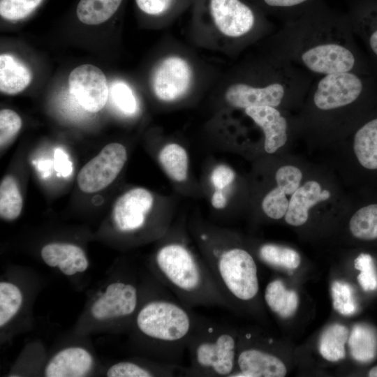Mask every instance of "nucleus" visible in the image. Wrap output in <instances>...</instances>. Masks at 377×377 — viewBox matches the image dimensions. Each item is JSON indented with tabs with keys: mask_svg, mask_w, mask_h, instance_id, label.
Segmentation results:
<instances>
[{
	"mask_svg": "<svg viewBox=\"0 0 377 377\" xmlns=\"http://www.w3.org/2000/svg\"><path fill=\"white\" fill-rule=\"evenodd\" d=\"M246 114L263 131L265 149L274 153L287 141V122L274 107L256 106L245 109Z\"/></svg>",
	"mask_w": 377,
	"mask_h": 377,
	"instance_id": "nucleus-15",
	"label": "nucleus"
},
{
	"mask_svg": "<svg viewBox=\"0 0 377 377\" xmlns=\"http://www.w3.org/2000/svg\"><path fill=\"white\" fill-rule=\"evenodd\" d=\"M264 299L271 311L283 319L294 315L299 303L297 293L287 289L280 279L272 280L266 286Z\"/></svg>",
	"mask_w": 377,
	"mask_h": 377,
	"instance_id": "nucleus-20",
	"label": "nucleus"
},
{
	"mask_svg": "<svg viewBox=\"0 0 377 377\" xmlns=\"http://www.w3.org/2000/svg\"><path fill=\"white\" fill-rule=\"evenodd\" d=\"M192 71L188 64L178 57H170L156 67L152 76L155 95L165 101H175L188 89Z\"/></svg>",
	"mask_w": 377,
	"mask_h": 377,
	"instance_id": "nucleus-9",
	"label": "nucleus"
},
{
	"mask_svg": "<svg viewBox=\"0 0 377 377\" xmlns=\"http://www.w3.org/2000/svg\"><path fill=\"white\" fill-rule=\"evenodd\" d=\"M234 179V171L224 165L215 168L211 175V181L217 189L226 188L233 182Z\"/></svg>",
	"mask_w": 377,
	"mask_h": 377,
	"instance_id": "nucleus-36",
	"label": "nucleus"
},
{
	"mask_svg": "<svg viewBox=\"0 0 377 377\" xmlns=\"http://www.w3.org/2000/svg\"><path fill=\"white\" fill-rule=\"evenodd\" d=\"M284 94V87L279 83H272L263 87L237 83L228 89L226 98L230 105L239 108L256 106L275 108L280 105Z\"/></svg>",
	"mask_w": 377,
	"mask_h": 377,
	"instance_id": "nucleus-14",
	"label": "nucleus"
},
{
	"mask_svg": "<svg viewBox=\"0 0 377 377\" xmlns=\"http://www.w3.org/2000/svg\"><path fill=\"white\" fill-rule=\"evenodd\" d=\"M239 334L228 325L201 318L186 347L190 364L184 376L230 377L236 369Z\"/></svg>",
	"mask_w": 377,
	"mask_h": 377,
	"instance_id": "nucleus-4",
	"label": "nucleus"
},
{
	"mask_svg": "<svg viewBox=\"0 0 377 377\" xmlns=\"http://www.w3.org/2000/svg\"><path fill=\"white\" fill-rule=\"evenodd\" d=\"M42 0H0V15L8 20H18L30 15Z\"/></svg>",
	"mask_w": 377,
	"mask_h": 377,
	"instance_id": "nucleus-30",
	"label": "nucleus"
},
{
	"mask_svg": "<svg viewBox=\"0 0 377 377\" xmlns=\"http://www.w3.org/2000/svg\"><path fill=\"white\" fill-rule=\"evenodd\" d=\"M369 376L377 377V366L373 367L369 372Z\"/></svg>",
	"mask_w": 377,
	"mask_h": 377,
	"instance_id": "nucleus-41",
	"label": "nucleus"
},
{
	"mask_svg": "<svg viewBox=\"0 0 377 377\" xmlns=\"http://www.w3.org/2000/svg\"><path fill=\"white\" fill-rule=\"evenodd\" d=\"M69 91L86 110L96 112L105 105L108 87L101 70L91 64H82L70 73Z\"/></svg>",
	"mask_w": 377,
	"mask_h": 377,
	"instance_id": "nucleus-7",
	"label": "nucleus"
},
{
	"mask_svg": "<svg viewBox=\"0 0 377 377\" xmlns=\"http://www.w3.org/2000/svg\"><path fill=\"white\" fill-rule=\"evenodd\" d=\"M301 60L309 70L324 75L353 71L360 65L352 50L335 43L309 47L302 52Z\"/></svg>",
	"mask_w": 377,
	"mask_h": 377,
	"instance_id": "nucleus-8",
	"label": "nucleus"
},
{
	"mask_svg": "<svg viewBox=\"0 0 377 377\" xmlns=\"http://www.w3.org/2000/svg\"><path fill=\"white\" fill-rule=\"evenodd\" d=\"M349 228L352 235L360 239H377V204L358 209L350 220Z\"/></svg>",
	"mask_w": 377,
	"mask_h": 377,
	"instance_id": "nucleus-26",
	"label": "nucleus"
},
{
	"mask_svg": "<svg viewBox=\"0 0 377 377\" xmlns=\"http://www.w3.org/2000/svg\"><path fill=\"white\" fill-rule=\"evenodd\" d=\"M353 148L362 167L377 170V117L368 121L357 131Z\"/></svg>",
	"mask_w": 377,
	"mask_h": 377,
	"instance_id": "nucleus-19",
	"label": "nucleus"
},
{
	"mask_svg": "<svg viewBox=\"0 0 377 377\" xmlns=\"http://www.w3.org/2000/svg\"><path fill=\"white\" fill-rule=\"evenodd\" d=\"M258 256L263 262L276 268L295 269L301 261L300 256L296 251L274 244L260 246Z\"/></svg>",
	"mask_w": 377,
	"mask_h": 377,
	"instance_id": "nucleus-27",
	"label": "nucleus"
},
{
	"mask_svg": "<svg viewBox=\"0 0 377 377\" xmlns=\"http://www.w3.org/2000/svg\"><path fill=\"white\" fill-rule=\"evenodd\" d=\"M122 0H80L77 6V16L84 24L96 25L110 18Z\"/></svg>",
	"mask_w": 377,
	"mask_h": 377,
	"instance_id": "nucleus-23",
	"label": "nucleus"
},
{
	"mask_svg": "<svg viewBox=\"0 0 377 377\" xmlns=\"http://www.w3.org/2000/svg\"><path fill=\"white\" fill-rule=\"evenodd\" d=\"M91 355L79 347L68 348L59 352L49 362L45 368L47 377H80L91 369Z\"/></svg>",
	"mask_w": 377,
	"mask_h": 377,
	"instance_id": "nucleus-17",
	"label": "nucleus"
},
{
	"mask_svg": "<svg viewBox=\"0 0 377 377\" xmlns=\"http://www.w3.org/2000/svg\"><path fill=\"white\" fill-rule=\"evenodd\" d=\"M371 13L362 19L360 32L363 36L372 57L377 61V6Z\"/></svg>",
	"mask_w": 377,
	"mask_h": 377,
	"instance_id": "nucleus-34",
	"label": "nucleus"
},
{
	"mask_svg": "<svg viewBox=\"0 0 377 377\" xmlns=\"http://www.w3.org/2000/svg\"><path fill=\"white\" fill-rule=\"evenodd\" d=\"M226 203L227 200L224 194L221 189H217V191L214 193L212 198V204L213 207L216 209H223L225 207Z\"/></svg>",
	"mask_w": 377,
	"mask_h": 377,
	"instance_id": "nucleus-39",
	"label": "nucleus"
},
{
	"mask_svg": "<svg viewBox=\"0 0 377 377\" xmlns=\"http://www.w3.org/2000/svg\"><path fill=\"white\" fill-rule=\"evenodd\" d=\"M112 100L116 106L124 113L133 114L136 112L138 103L131 89L123 82H117L111 89Z\"/></svg>",
	"mask_w": 377,
	"mask_h": 377,
	"instance_id": "nucleus-32",
	"label": "nucleus"
},
{
	"mask_svg": "<svg viewBox=\"0 0 377 377\" xmlns=\"http://www.w3.org/2000/svg\"><path fill=\"white\" fill-rule=\"evenodd\" d=\"M155 375L150 369L145 368L132 362H121L114 364L107 372L108 377H151Z\"/></svg>",
	"mask_w": 377,
	"mask_h": 377,
	"instance_id": "nucleus-35",
	"label": "nucleus"
},
{
	"mask_svg": "<svg viewBox=\"0 0 377 377\" xmlns=\"http://www.w3.org/2000/svg\"><path fill=\"white\" fill-rule=\"evenodd\" d=\"M23 206L22 197L15 179L6 176L0 184V216L5 220L17 219Z\"/></svg>",
	"mask_w": 377,
	"mask_h": 377,
	"instance_id": "nucleus-25",
	"label": "nucleus"
},
{
	"mask_svg": "<svg viewBox=\"0 0 377 377\" xmlns=\"http://www.w3.org/2000/svg\"><path fill=\"white\" fill-rule=\"evenodd\" d=\"M351 356L362 363L373 361L377 355V332L366 324L355 325L348 337Z\"/></svg>",
	"mask_w": 377,
	"mask_h": 377,
	"instance_id": "nucleus-21",
	"label": "nucleus"
},
{
	"mask_svg": "<svg viewBox=\"0 0 377 377\" xmlns=\"http://www.w3.org/2000/svg\"><path fill=\"white\" fill-rule=\"evenodd\" d=\"M306 0H265V3L272 6L289 7L300 4Z\"/></svg>",
	"mask_w": 377,
	"mask_h": 377,
	"instance_id": "nucleus-40",
	"label": "nucleus"
},
{
	"mask_svg": "<svg viewBox=\"0 0 377 377\" xmlns=\"http://www.w3.org/2000/svg\"><path fill=\"white\" fill-rule=\"evenodd\" d=\"M125 147L117 142L107 145L80 171L77 182L84 193H95L110 184L126 161Z\"/></svg>",
	"mask_w": 377,
	"mask_h": 377,
	"instance_id": "nucleus-6",
	"label": "nucleus"
},
{
	"mask_svg": "<svg viewBox=\"0 0 377 377\" xmlns=\"http://www.w3.org/2000/svg\"><path fill=\"white\" fill-rule=\"evenodd\" d=\"M159 161L172 179L183 182L186 179L188 156L186 150L180 145L175 143L165 145L159 154Z\"/></svg>",
	"mask_w": 377,
	"mask_h": 377,
	"instance_id": "nucleus-24",
	"label": "nucleus"
},
{
	"mask_svg": "<svg viewBox=\"0 0 377 377\" xmlns=\"http://www.w3.org/2000/svg\"><path fill=\"white\" fill-rule=\"evenodd\" d=\"M201 318L177 298L150 301L138 311L136 326L156 341L165 363L180 365L188 342Z\"/></svg>",
	"mask_w": 377,
	"mask_h": 377,
	"instance_id": "nucleus-2",
	"label": "nucleus"
},
{
	"mask_svg": "<svg viewBox=\"0 0 377 377\" xmlns=\"http://www.w3.org/2000/svg\"><path fill=\"white\" fill-rule=\"evenodd\" d=\"M355 268L360 271L357 279L358 283L365 291L374 290L377 288V274L371 256L361 253L354 261Z\"/></svg>",
	"mask_w": 377,
	"mask_h": 377,
	"instance_id": "nucleus-31",
	"label": "nucleus"
},
{
	"mask_svg": "<svg viewBox=\"0 0 377 377\" xmlns=\"http://www.w3.org/2000/svg\"><path fill=\"white\" fill-rule=\"evenodd\" d=\"M154 264L165 286L186 307L218 306L233 310L204 257L196 255L185 243L164 244L156 253Z\"/></svg>",
	"mask_w": 377,
	"mask_h": 377,
	"instance_id": "nucleus-1",
	"label": "nucleus"
},
{
	"mask_svg": "<svg viewBox=\"0 0 377 377\" xmlns=\"http://www.w3.org/2000/svg\"><path fill=\"white\" fill-rule=\"evenodd\" d=\"M210 10L216 26L226 36H242L253 26L252 10L239 0H211Z\"/></svg>",
	"mask_w": 377,
	"mask_h": 377,
	"instance_id": "nucleus-12",
	"label": "nucleus"
},
{
	"mask_svg": "<svg viewBox=\"0 0 377 377\" xmlns=\"http://www.w3.org/2000/svg\"><path fill=\"white\" fill-rule=\"evenodd\" d=\"M152 204L153 197L145 188H135L129 190L114 205L113 219L116 227L123 232L141 228Z\"/></svg>",
	"mask_w": 377,
	"mask_h": 377,
	"instance_id": "nucleus-11",
	"label": "nucleus"
},
{
	"mask_svg": "<svg viewBox=\"0 0 377 377\" xmlns=\"http://www.w3.org/2000/svg\"><path fill=\"white\" fill-rule=\"evenodd\" d=\"M302 177L301 170L293 165L282 166L277 170V187L271 190L262 202L263 210L267 216L279 219L285 216L289 203L286 195H292L299 188Z\"/></svg>",
	"mask_w": 377,
	"mask_h": 377,
	"instance_id": "nucleus-13",
	"label": "nucleus"
},
{
	"mask_svg": "<svg viewBox=\"0 0 377 377\" xmlns=\"http://www.w3.org/2000/svg\"><path fill=\"white\" fill-rule=\"evenodd\" d=\"M138 7L149 15H160L170 6L172 0H135Z\"/></svg>",
	"mask_w": 377,
	"mask_h": 377,
	"instance_id": "nucleus-37",
	"label": "nucleus"
},
{
	"mask_svg": "<svg viewBox=\"0 0 377 377\" xmlns=\"http://www.w3.org/2000/svg\"><path fill=\"white\" fill-rule=\"evenodd\" d=\"M203 257L220 290L233 309L251 303L259 293L257 265L246 249L213 241L207 232L198 233Z\"/></svg>",
	"mask_w": 377,
	"mask_h": 377,
	"instance_id": "nucleus-3",
	"label": "nucleus"
},
{
	"mask_svg": "<svg viewBox=\"0 0 377 377\" xmlns=\"http://www.w3.org/2000/svg\"><path fill=\"white\" fill-rule=\"evenodd\" d=\"M287 369L273 353L238 343L236 369L230 377H283Z\"/></svg>",
	"mask_w": 377,
	"mask_h": 377,
	"instance_id": "nucleus-10",
	"label": "nucleus"
},
{
	"mask_svg": "<svg viewBox=\"0 0 377 377\" xmlns=\"http://www.w3.org/2000/svg\"><path fill=\"white\" fill-rule=\"evenodd\" d=\"M371 88L369 80L353 71L326 75L318 83L313 102L320 110H332L354 103Z\"/></svg>",
	"mask_w": 377,
	"mask_h": 377,
	"instance_id": "nucleus-5",
	"label": "nucleus"
},
{
	"mask_svg": "<svg viewBox=\"0 0 377 377\" xmlns=\"http://www.w3.org/2000/svg\"><path fill=\"white\" fill-rule=\"evenodd\" d=\"M348 328L340 324L329 326L323 332L318 344L322 357L330 362H337L345 357V344L348 339Z\"/></svg>",
	"mask_w": 377,
	"mask_h": 377,
	"instance_id": "nucleus-22",
	"label": "nucleus"
},
{
	"mask_svg": "<svg viewBox=\"0 0 377 377\" xmlns=\"http://www.w3.org/2000/svg\"><path fill=\"white\" fill-rule=\"evenodd\" d=\"M22 302L20 289L15 285L0 283V326H3L17 312Z\"/></svg>",
	"mask_w": 377,
	"mask_h": 377,
	"instance_id": "nucleus-28",
	"label": "nucleus"
},
{
	"mask_svg": "<svg viewBox=\"0 0 377 377\" xmlns=\"http://www.w3.org/2000/svg\"><path fill=\"white\" fill-rule=\"evenodd\" d=\"M330 197V191H322L318 182L315 181L306 182L292 194L284 216L286 223L294 226L303 225L308 220L309 209Z\"/></svg>",
	"mask_w": 377,
	"mask_h": 377,
	"instance_id": "nucleus-16",
	"label": "nucleus"
},
{
	"mask_svg": "<svg viewBox=\"0 0 377 377\" xmlns=\"http://www.w3.org/2000/svg\"><path fill=\"white\" fill-rule=\"evenodd\" d=\"M54 165L55 170L63 177H68L72 172V163L68 155L60 148L54 153Z\"/></svg>",
	"mask_w": 377,
	"mask_h": 377,
	"instance_id": "nucleus-38",
	"label": "nucleus"
},
{
	"mask_svg": "<svg viewBox=\"0 0 377 377\" xmlns=\"http://www.w3.org/2000/svg\"><path fill=\"white\" fill-rule=\"evenodd\" d=\"M22 120L15 111L3 109L0 112V144L2 149L8 145L21 128Z\"/></svg>",
	"mask_w": 377,
	"mask_h": 377,
	"instance_id": "nucleus-33",
	"label": "nucleus"
},
{
	"mask_svg": "<svg viewBox=\"0 0 377 377\" xmlns=\"http://www.w3.org/2000/svg\"><path fill=\"white\" fill-rule=\"evenodd\" d=\"M32 78L29 69L15 57L3 54L0 56V90L7 94L23 91Z\"/></svg>",
	"mask_w": 377,
	"mask_h": 377,
	"instance_id": "nucleus-18",
	"label": "nucleus"
},
{
	"mask_svg": "<svg viewBox=\"0 0 377 377\" xmlns=\"http://www.w3.org/2000/svg\"><path fill=\"white\" fill-rule=\"evenodd\" d=\"M334 309L345 316L353 314L357 309L353 295L352 288L349 284L334 281L331 287Z\"/></svg>",
	"mask_w": 377,
	"mask_h": 377,
	"instance_id": "nucleus-29",
	"label": "nucleus"
}]
</instances>
